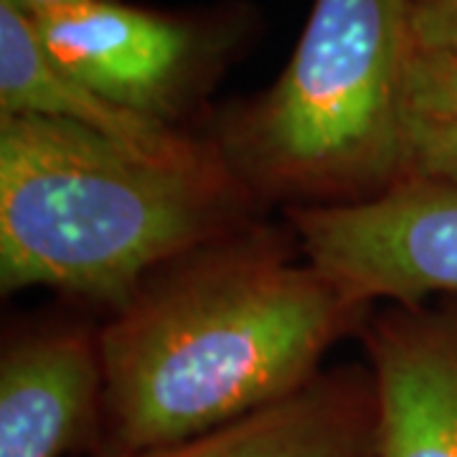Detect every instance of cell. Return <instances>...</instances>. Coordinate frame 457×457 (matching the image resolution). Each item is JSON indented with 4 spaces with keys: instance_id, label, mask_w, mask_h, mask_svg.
<instances>
[{
    "instance_id": "6da1fadb",
    "label": "cell",
    "mask_w": 457,
    "mask_h": 457,
    "mask_svg": "<svg viewBox=\"0 0 457 457\" xmlns=\"http://www.w3.org/2000/svg\"><path fill=\"white\" fill-rule=\"evenodd\" d=\"M374 305L270 216L168 262L102 323L99 455L135 453L290 396Z\"/></svg>"
},
{
    "instance_id": "7a4b0ae2",
    "label": "cell",
    "mask_w": 457,
    "mask_h": 457,
    "mask_svg": "<svg viewBox=\"0 0 457 457\" xmlns=\"http://www.w3.org/2000/svg\"><path fill=\"white\" fill-rule=\"evenodd\" d=\"M264 213L219 153L153 161L74 122L0 114V293L107 315L168 262Z\"/></svg>"
},
{
    "instance_id": "3957f363",
    "label": "cell",
    "mask_w": 457,
    "mask_h": 457,
    "mask_svg": "<svg viewBox=\"0 0 457 457\" xmlns=\"http://www.w3.org/2000/svg\"><path fill=\"white\" fill-rule=\"evenodd\" d=\"M411 0H312L290 62L198 132L262 212L361 206L409 179Z\"/></svg>"
},
{
    "instance_id": "277c9868",
    "label": "cell",
    "mask_w": 457,
    "mask_h": 457,
    "mask_svg": "<svg viewBox=\"0 0 457 457\" xmlns=\"http://www.w3.org/2000/svg\"><path fill=\"white\" fill-rule=\"evenodd\" d=\"M54 64L147 120L196 130L209 97L249 41L254 18L237 5L168 13L102 0L31 21Z\"/></svg>"
},
{
    "instance_id": "5b68a950",
    "label": "cell",
    "mask_w": 457,
    "mask_h": 457,
    "mask_svg": "<svg viewBox=\"0 0 457 457\" xmlns=\"http://www.w3.org/2000/svg\"><path fill=\"white\" fill-rule=\"evenodd\" d=\"M282 219L300 252L369 305L457 297V186L409 179L361 206Z\"/></svg>"
},
{
    "instance_id": "8992f818",
    "label": "cell",
    "mask_w": 457,
    "mask_h": 457,
    "mask_svg": "<svg viewBox=\"0 0 457 457\" xmlns=\"http://www.w3.org/2000/svg\"><path fill=\"white\" fill-rule=\"evenodd\" d=\"M102 323L54 312L0 343V457H95L104 422Z\"/></svg>"
},
{
    "instance_id": "52a82bcc",
    "label": "cell",
    "mask_w": 457,
    "mask_h": 457,
    "mask_svg": "<svg viewBox=\"0 0 457 457\" xmlns=\"http://www.w3.org/2000/svg\"><path fill=\"white\" fill-rule=\"evenodd\" d=\"M378 457H457V297L378 303L361 328Z\"/></svg>"
},
{
    "instance_id": "ba28073f",
    "label": "cell",
    "mask_w": 457,
    "mask_h": 457,
    "mask_svg": "<svg viewBox=\"0 0 457 457\" xmlns=\"http://www.w3.org/2000/svg\"><path fill=\"white\" fill-rule=\"evenodd\" d=\"M99 457H378V407L366 363H341L290 396L180 440Z\"/></svg>"
},
{
    "instance_id": "9c48e42d",
    "label": "cell",
    "mask_w": 457,
    "mask_h": 457,
    "mask_svg": "<svg viewBox=\"0 0 457 457\" xmlns=\"http://www.w3.org/2000/svg\"><path fill=\"white\" fill-rule=\"evenodd\" d=\"M0 114H36L74 122L132 153L165 163L201 161L213 145L196 130L147 120L69 77L51 62L29 18L0 0Z\"/></svg>"
},
{
    "instance_id": "30bf717a",
    "label": "cell",
    "mask_w": 457,
    "mask_h": 457,
    "mask_svg": "<svg viewBox=\"0 0 457 457\" xmlns=\"http://www.w3.org/2000/svg\"><path fill=\"white\" fill-rule=\"evenodd\" d=\"M404 158L409 179L457 186V49L420 31L404 95Z\"/></svg>"
},
{
    "instance_id": "8fae6325",
    "label": "cell",
    "mask_w": 457,
    "mask_h": 457,
    "mask_svg": "<svg viewBox=\"0 0 457 457\" xmlns=\"http://www.w3.org/2000/svg\"><path fill=\"white\" fill-rule=\"evenodd\" d=\"M411 11L422 36L457 44V0H411Z\"/></svg>"
},
{
    "instance_id": "7c38bea8",
    "label": "cell",
    "mask_w": 457,
    "mask_h": 457,
    "mask_svg": "<svg viewBox=\"0 0 457 457\" xmlns=\"http://www.w3.org/2000/svg\"><path fill=\"white\" fill-rule=\"evenodd\" d=\"M5 3H11L18 13H23L29 21H38V18L77 11V8L92 5V3H102V0H5Z\"/></svg>"
},
{
    "instance_id": "4fadbf2b",
    "label": "cell",
    "mask_w": 457,
    "mask_h": 457,
    "mask_svg": "<svg viewBox=\"0 0 457 457\" xmlns=\"http://www.w3.org/2000/svg\"><path fill=\"white\" fill-rule=\"evenodd\" d=\"M435 41V38H432ZM440 44H445V41H440ZM447 46H453V49H457V44H447Z\"/></svg>"
}]
</instances>
